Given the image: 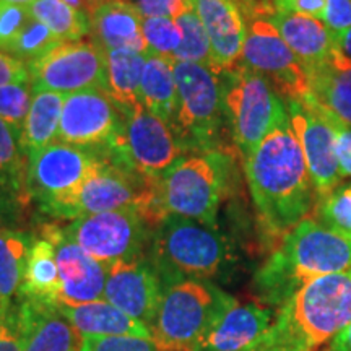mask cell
I'll list each match as a JSON object with an SVG mask.
<instances>
[{"label":"cell","mask_w":351,"mask_h":351,"mask_svg":"<svg viewBox=\"0 0 351 351\" xmlns=\"http://www.w3.org/2000/svg\"><path fill=\"white\" fill-rule=\"evenodd\" d=\"M29 16L46 25L59 41H82L90 34V13L70 7L65 0H36Z\"/></svg>","instance_id":"obj_32"},{"label":"cell","mask_w":351,"mask_h":351,"mask_svg":"<svg viewBox=\"0 0 351 351\" xmlns=\"http://www.w3.org/2000/svg\"><path fill=\"white\" fill-rule=\"evenodd\" d=\"M241 5H261V3H271L274 5V0H239Z\"/></svg>","instance_id":"obj_51"},{"label":"cell","mask_w":351,"mask_h":351,"mask_svg":"<svg viewBox=\"0 0 351 351\" xmlns=\"http://www.w3.org/2000/svg\"><path fill=\"white\" fill-rule=\"evenodd\" d=\"M143 36L148 46V57H166L173 59V54L181 46L182 34L178 21L165 16L143 19Z\"/></svg>","instance_id":"obj_36"},{"label":"cell","mask_w":351,"mask_h":351,"mask_svg":"<svg viewBox=\"0 0 351 351\" xmlns=\"http://www.w3.org/2000/svg\"><path fill=\"white\" fill-rule=\"evenodd\" d=\"M29 20L28 7L0 2V51L7 52Z\"/></svg>","instance_id":"obj_39"},{"label":"cell","mask_w":351,"mask_h":351,"mask_svg":"<svg viewBox=\"0 0 351 351\" xmlns=\"http://www.w3.org/2000/svg\"><path fill=\"white\" fill-rule=\"evenodd\" d=\"M10 83H29L28 65L0 51V86Z\"/></svg>","instance_id":"obj_44"},{"label":"cell","mask_w":351,"mask_h":351,"mask_svg":"<svg viewBox=\"0 0 351 351\" xmlns=\"http://www.w3.org/2000/svg\"><path fill=\"white\" fill-rule=\"evenodd\" d=\"M330 351H351V322L332 340Z\"/></svg>","instance_id":"obj_46"},{"label":"cell","mask_w":351,"mask_h":351,"mask_svg":"<svg viewBox=\"0 0 351 351\" xmlns=\"http://www.w3.org/2000/svg\"><path fill=\"white\" fill-rule=\"evenodd\" d=\"M104 161L80 187L69 195L52 200L44 213L60 219H78L114 210H138L153 225L165 218L158 194L160 178H150L109 156L104 148Z\"/></svg>","instance_id":"obj_4"},{"label":"cell","mask_w":351,"mask_h":351,"mask_svg":"<svg viewBox=\"0 0 351 351\" xmlns=\"http://www.w3.org/2000/svg\"><path fill=\"white\" fill-rule=\"evenodd\" d=\"M59 43V39L51 33V29L46 25L32 19L28 21V25L21 29L15 41L10 44L7 54L16 57L21 62L28 65L33 60L43 57L46 52H49Z\"/></svg>","instance_id":"obj_35"},{"label":"cell","mask_w":351,"mask_h":351,"mask_svg":"<svg viewBox=\"0 0 351 351\" xmlns=\"http://www.w3.org/2000/svg\"><path fill=\"white\" fill-rule=\"evenodd\" d=\"M124 116L103 90L65 96L57 140L72 147L106 148L121 134Z\"/></svg>","instance_id":"obj_16"},{"label":"cell","mask_w":351,"mask_h":351,"mask_svg":"<svg viewBox=\"0 0 351 351\" xmlns=\"http://www.w3.org/2000/svg\"><path fill=\"white\" fill-rule=\"evenodd\" d=\"M143 19L122 0H111L90 12V41L103 52L134 49L148 57Z\"/></svg>","instance_id":"obj_22"},{"label":"cell","mask_w":351,"mask_h":351,"mask_svg":"<svg viewBox=\"0 0 351 351\" xmlns=\"http://www.w3.org/2000/svg\"><path fill=\"white\" fill-rule=\"evenodd\" d=\"M275 319L274 309L261 302H236L210 332L200 351H256Z\"/></svg>","instance_id":"obj_20"},{"label":"cell","mask_w":351,"mask_h":351,"mask_svg":"<svg viewBox=\"0 0 351 351\" xmlns=\"http://www.w3.org/2000/svg\"><path fill=\"white\" fill-rule=\"evenodd\" d=\"M339 47H340V51L343 52L346 57H348V59H351V28L343 34V38L340 39Z\"/></svg>","instance_id":"obj_47"},{"label":"cell","mask_w":351,"mask_h":351,"mask_svg":"<svg viewBox=\"0 0 351 351\" xmlns=\"http://www.w3.org/2000/svg\"><path fill=\"white\" fill-rule=\"evenodd\" d=\"M15 307L23 326V351H80L82 337L59 306L19 300Z\"/></svg>","instance_id":"obj_21"},{"label":"cell","mask_w":351,"mask_h":351,"mask_svg":"<svg viewBox=\"0 0 351 351\" xmlns=\"http://www.w3.org/2000/svg\"><path fill=\"white\" fill-rule=\"evenodd\" d=\"M59 298L60 276L54 245L44 236L33 238L19 300L59 306Z\"/></svg>","instance_id":"obj_26"},{"label":"cell","mask_w":351,"mask_h":351,"mask_svg":"<svg viewBox=\"0 0 351 351\" xmlns=\"http://www.w3.org/2000/svg\"><path fill=\"white\" fill-rule=\"evenodd\" d=\"M25 333L16 307H10L8 314L0 319V351H23Z\"/></svg>","instance_id":"obj_43"},{"label":"cell","mask_w":351,"mask_h":351,"mask_svg":"<svg viewBox=\"0 0 351 351\" xmlns=\"http://www.w3.org/2000/svg\"><path fill=\"white\" fill-rule=\"evenodd\" d=\"M244 171L258 218L271 234H288L314 210L317 197L289 119L245 158Z\"/></svg>","instance_id":"obj_1"},{"label":"cell","mask_w":351,"mask_h":351,"mask_svg":"<svg viewBox=\"0 0 351 351\" xmlns=\"http://www.w3.org/2000/svg\"><path fill=\"white\" fill-rule=\"evenodd\" d=\"M155 225L138 210H114L73 219L62 228L65 236L104 265L145 257Z\"/></svg>","instance_id":"obj_11"},{"label":"cell","mask_w":351,"mask_h":351,"mask_svg":"<svg viewBox=\"0 0 351 351\" xmlns=\"http://www.w3.org/2000/svg\"><path fill=\"white\" fill-rule=\"evenodd\" d=\"M2 3H10V5H21V7H29L36 0H0Z\"/></svg>","instance_id":"obj_48"},{"label":"cell","mask_w":351,"mask_h":351,"mask_svg":"<svg viewBox=\"0 0 351 351\" xmlns=\"http://www.w3.org/2000/svg\"><path fill=\"white\" fill-rule=\"evenodd\" d=\"M232 156L225 152L182 156L158 181L160 205L166 215L217 228L219 205L230 191Z\"/></svg>","instance_id":"obj_7"},{"label":"cell","mask_w":351,"mask_h":351,"mask_svg":"<svg viewBox=\"0 0 351 351\" xmlns=\"http://www.w3.org/2000/svg\"><path fill=\"white\" fill-rule=\"evenodd\" d=\"M212 44L213 72L223 73L241 64L245 16L239 0H191Z\"/></svg>","instance_id":"obj_19"},{"label":"cell","mask_w":351,"mask_h":351,"mask_svg":"<svg viewBox=\"0 0 351 351\" xmlns=\"http://www.w3.org/2000/svg\"><path fill=\"white\" fill-rule=\"evenodd\" d=\"M65 95L54 91L34 93L32 108L21 130V143L26 155L39 152L54 143L59 134Z\"/></svg>","instance_id":"obj_29"},{"label":"cell","mask_w":351,"mask_h":351,"mask_svg":"<svg viewBox=\"0 0 351 351\" xmlns=\"http://www.w3.org/2000/svg\"><path fill=\"white\" fill-rule=\"evenodd\" d=\"M41 236L49 239L56 249L60 276L59 304L80 306L103 300L108 267L69 239L60 226L44 225Z\"/></svg>","instance_id":"obj_17"},{"label":"cell","mask_w":351,"mask_h":351,"mask_svg":"<svg viewBox=\"0 0 351 351\" xmlns=\"http://www.w3.org/2000/svg\"><path fill=\"white\" fill-rule=\"evenodd\" d=\"M326 7L327 0H274L275 12L301 13L319 20H322Z\"/></svg>","instance_id":"obj_45"},{"label":"cell","mask_w":351,"mask_h":351,"mask_svg":"<svg viewBox=\"0 0 351 351\" xmlns=\"http://www.w3.org/2000/svg\"><path fill=\"white\" fill-rule=\"evenodd\" d=\"M315 221L351 241V182L340 184L328 194L317 197Z\"/></svg>","instance_id":"obj_34"},{"label":"cell","mask_w":351,"mask_h":351,"mask_svg":"<svg viewBox=\"0 0 351 351\" xmlns=\"http://www.w3.org/2000/svg\"><path fill=\"white\" fill-rule=\"evenodd\" d=\"M122 130L104 150L150 178H161L186 155L171 127L143 104L122 112Z\"/></svg>","instance_id":"obj_12"},{"label":"cell","mask_w":351,"mask_h":351,"mask_svg":"<svg viewBox=\"0 0 351 351\" xmlns=\"http://www.w3.org/2000/svg\"><path fill=\"white\" fill-rule=\"evenodd\" d=\"M80 351H160L152 339L142 337H86L82 339Z\"/></svg>","instance_id":"obj_38"},{"label":"cell","mask_w":351,"mask_h":351,"mask_svg":"<svg viewBox=\"0 0 351 351\" xmlns=\"http://www.w3.org/2000/svg\"><path fill=\"white\" fill-rule=\"evenodd\" d=\"M245 39L241 64L262 75L285 101H302L311 93L304 65L289 49L276 26L271 23V7H243Z\"/></svg>","instance_id":"obj_10"},{"label":"cell","mask_w":351,"mask_h":351,"mask_svg":"<svg viewBox=\"0 0 351 351\" xmlns=\"http://www.w3.org/2000/svg\"><path fill=\"white\" fill-rule=\"evenodd\" d=\"M178 104L173 129L184 152H225L226 127L221 78L207 65L174 62Z\"/></svg>","instance_id":"obj_8"},{"label":"cell","mask_w":351,"mask_h":351,"mask_svg":"<svg viewBox=\"0 0 351 351\" xmlns=\"http://www.w3.org/2000/svg\"><path fill=\"white\" fill-rule=\"evenodd\" d=\"M33 96L32 83H10L0 86V119L20 132L23 130Z\"/></svg>","instance_id":"obj_37"},{"label":"cell","mask_w":351,"mask_h":351,"mask_svg":"<svg viewBox=\"0 0 351 351\" xmlns=\"http://www.w3.org/2000/svg\"><path fill=\"white\" fill-rule=\"evenodd\" d=\"M122 2L135 8L142 19L165 16V19L176 20L182 13L194 8L191 0H122Z\"/></svg>","instance_id":"obj_40"},{"label":"cell","mask_w":351,"mask_h":351,"mask_svg":"<svg viewBox=\"0 0 351 351\" xmlns=\"http://www.w3.org/2000/svg\"><path fill=\"white\" fill-rule=\"evenodd\" d=\"M319 108L322 109V112L326 114L327 119L330 121L333 132H335V156H337V161H339L340 173L343 178H351V125L339 119L337 116H333L332 112L326 111L322 106Z\"/></svg>","instance_id":"obj_41"},{"label":"cell","mask_w":351,"mask_h":351,"mask_svg":"<svg viewBox=\"0 0 351 351\" xmlns=\"http://www.w3.org/2000/svg\"><path fill=\"white\" fill-rule=\"evenodd\" d=\"M10 307H12V306H7L5 302L0 300V319L5 317V315L8 314V311H10Z\"/></svg>","instance_id":"obj_52"},{"label":"cell","mask_w":351,"mask_h":351,"mask_svg":"<svg viewBox=\"0 0 351 351\" xmlns=\"http://www.w3.org/2000/svg\"><path fill=\"white\" fill-rule=\"evenodd\" d=\"M322 21L337 44H340V39L351 28V0H327Z\"/></svg>","instance_id":"obj_42"},{"label":"cell","mask_w":351,"mask_h":351,"mask_svg":"<svg viewBox=\"0 0 351 351\" xmlns=\"http://www.w3.org/2000/svg\"><path fill=\"white\" fill-rule=\"evenodd\" d=\"M179 28H181L182 41L178 51L173 54V62H194L207 65L213 70L212 59V44H210L208 34L205 32L204 25L194 8L182 13L176 19Z\"/></svg>","instance_id":"obj_33"},{"label":"cell","mask_w":351,"mask_h":351,"mask_svg":"<svg viewBox=\"0 0 351 351\" xmlns=\"http://www.w3.org/2000/svg\"><path fill=\"white\" fill-rule=\"evenodd\" d=\"M103 161L101 148L90 150L62 142H54L43 150L29 153L26 178L29 197L36 199L39 207L44 208L52 200L80 187L101 168Z\"/></svg>","instance_id":"obj_14"},{"label":"cell","mask_w":351,"mask_h":351,"mask_svg":"<svg viewBox=\"0 0 351 351\" xmlns=\"http://www.w3.org/2000/svg\"><path fill=\"white\" fill-rule=\"evenodd\" d=\"M21 143V132L8 122L0 119V195L13 197L23 200L29 197L28 184V163Z\"/></svg>","instance_id":"obj_30"},{"label":"cell","mask_w":351,"mask_h":351,"mask_svg":"<svg viewBox=\"0 0 351 351\" xmlns=\"http://www.w3.org/2000/svg\"><path fill=\"white\" fill-rule=\"evenodd\" d=\"M351 322V270L311 280L285 301L256 351H317Z\"/></svg>","instance_id":"obj_3"},{"label":"cell","mask_w":351,"mask_h":351,"mask_svg":"<svg viewBox=\"0 0 351 351\" xmlns=\"http://www.w3.org/2000/svg\"><path fill=\"white\" fill-rule=\"evenodd\" d=\"M236 302L208 280H178L163 289L150 324L153 343L160 351H200L210 332Z\"/></svg>","instance_id":"obj_6"},{"label":"cell","mask_w":351,"mask_h":351,"mask_svg":"<svg viewBox=\"0 0 351 351\" xmlns=\"http://www.w3.org/2000/svg\"><path fill=\"white\" fill-rule=\"evenodd\" d=\"M83 2H85V5L88 7V12H91L93 8L103 5V3L106 2H111V0H83Z\"/></svg>","instance_id":"obj_50"},{"label":"cell","mask_w":351,"mask_h":351,"mask_svg":"<svg viewBox=\"0 0 351 351\" xmlns=\"http://www.w3.org/2000/svg\"><path fill=\"white\" fill-rule=\"evenodd\" d=\"M33 91L60 95L106 90V54L91 41H60L28 64Z\"/></svg>","instance_id":"obj_13"},{"label":"cell","mask_w":351,"mask_h":351,"mask_svg":"<svg viewBox=\"0 0 351 351\" xmlns=\"http://www.w3.org/2000/svg\"><path fill=\"white\" fill-rule=\"evenodd\" d=\"M140 95H142V104L148 111L173 127L176 104H178L173 60L156 56L147 57Z\"/></svg>","instance_id":"obj_28"},{"label":"cell","mask_w":351,"mask_h":351,"mask_svg":"<svg viewBox=\"0 0 351 351\" xmlns=\"http://www.w3.org/2000/svg\"><path fill=\"white\" fill-rule=\"evenodd\" d=\"M311 98L351 125V59L337 49L320 67L307 72Z\"/></svg>","instance_id":"obj_25"},{"label":"cell","mask_w":351,"mask_h":351,"mask_svg":"<svg viewBox=\"0 0 351 351\" xmlns=\"http://www.w3.org/2000/svg\"><path fill=\"white\" fill-rule=\"evenodd\" d=\"M65 2H67L70 7L77 8V10H83L86 13H90V12H88V7L85 5V2H83V0H65Z\"/></svg>","instance_id":"obj_49"},{"label":"cell","mask_w":351,"mask_h":351,"mask_svg":"<svg viewBox=\"0 0 351 351\" xmlns=\"http://www.w3.org/2000/svg\"><path fill=\"white\" fill-rule=\"evenodd\" d=\"M106 54V95L121 112L142 104L140 85L147 56L134 49H116Z\"/></svg>","instance_id":"obj_27"},{"label":"cell","mask_w":351,"mask_h":351,"mask_svg":"<svg viewBox=\"0 0 351 351\" xmlns=\"http://www.w3.org/2000/svg\"><path fill=\"white\" fill-rule=\"evenodd\" d=\"M219 78L228 132L245 160L275 127L289 119L287 103L265 78L243 64Z\"/></svg>","instance_id":"obj_9"},{"label":"cell","mask_w":351,"mask_h":351,"mask_svg":"<svg viewBox=\"0 0 351 351\" xmlns=\"http://www.w3.org/2000/svg\"><path fill=\"white\" fill-rule=\"evenodd\" d=\"M0 205H2V204H0Z\"/></svg>","instance_id":"obj_53"},{"label":"cell","mask_w":351,"mask_h":351,"mask_svg":"<svg viewBox=\"0 0 351 351\" xmlns=\"http://www.w3.org/2000/svg\"><path fill=\"white\" fill-rule=\"evenodd\" d=\"M59 311L72 324L82 339L86 337L134 335L152 339V332L140 320L130 317L106 300L86 302L80 306H62Z\"/></svg>","instance_id":"obj_24"},{"label":"cell","mask_w":351,"mask_h":351,"mask_svg":"<svg viewBox=\"0 0 351 351\" xmlns=\"http://www.w3.org/2000/svg\"><path fill=\"white\" fill-rule=\"evenodd\" d=\"M148 257L163 287L186 278H217L234 261L232 245L218 228L176 215L156 225Z\"/></svg>","instance_id":"obj_5"},{"label":"cell","mask_w":351,"mask_h":351,"mask_svg":"<svg viewBox=\"0 0 351 351\" xmlns=\"http://www.w3.org/2000/svg\"><path fill=\"white\" fill-rule=\"evenodd\" d=\"M163 282L150 257L108 267L104 296L109 304L150 328L163 296Z\"/></svg>","instance_id":"obj_18"},{"label":"cell","mask_w":351,"mask_h":351,"mask_svg":"<svg viewBox=\"0 0 351 351\" xmlns=\"http://www.w3.org/2000/svg\"><path fill=\"white\" fill-rule=\"evenodd\" d=\"M270 20L307 72L326 64L340 49L322 20L288 12H274Z\"/></svg>","instance_id":"obj_23"},{"label":"cell","mask_w":351,"mask_h":351,"mask_svg":"<svg viewBox=\"0 0 351 351\" xmlns=\"http://www.w3.org/2000/svg\"><path fill=\"white\" fill-rule=\"evenodd\" d=\"M346 270H351V241L306 218L256 271L254 291L261 304L280 307L311 280Z\"/></svg>","instance_id":"obj_2"},{"label":"cell","mask_w":351,"mask_h":351,"mask_svg":"<svg viewBox=\"0 0 351 351\" xmlns=\"http://www.w3.org/2000/svg\"><path fill=\"white\" fill-rule=\"evenodd\" d=\"M32 243L26 232L0 226V300L7 306L19 298Z\"/></svg>","instance_id":"obj_31"},{"label":"cell","mask_w":351,"mask_h":351,"mask_svg":"<svg viewBox=\"0 0 351 351\" xmlns=\"http://www.w3.org/2000/svg\"><path fill=\"white\" fill-rule=\"evenodd\" d=\"M285 103H287L291 127L304 153L315 197L326 195L343 181L335 156L333 127L311 96L302 101L291 99Z\"/></svg>","instance_id":"obj_15"}]
</instances>
